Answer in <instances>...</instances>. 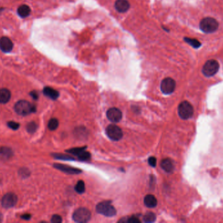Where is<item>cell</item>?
Wrapping results in <instances>:
<instances>
[{"mask_svg": "<svg viewBox=\"0 0 223 223\" xmlns=\"http://www.w3.org/2000/svg\"><path fill=\"white\" fill-rule=\"evenodd\" d=\"M21 218L22 219L28 221V220H30L31 219V215L30 214H24V215L21 216Z\"/></svg>", "mask_w": 223, "mask_h": 223, "instance_id": "cell-34", "label": "cell"}, {"mask_svg": "<svg viewBox=\"0 0 223 223\" xmlns=\"http://www.w3.org/2000/svg\"><path fill=\"white\" fill-rule=\"evenodd\" d=\"M106 116L108 120L112 122H118L122 118V113L117 108H110L107 111Z\"/></svg>", "mask_w": 223, "mask_h": 223, "instance_id": "cell-10", "label": "cell"}, {"mask_svg": "<svg viewBox=\"0 0 223 223\" xmlns=\"http://www.w3.org/2000/svg\"><path fill=\"white\" fill-rule=\"evenodd\" d=\"M78 156V159L81 161H86L90 159L91 157V155L89 153V152H87L84 151Z\"/></svg>", "mask_w": 223, "mask_h": 223, "instance_id": "cell-26", "label": "cell"}, {"mask_svg": "<svg viewBox=\"0 0 223 223\" xmlns=\"http://www.w3.org/2000/svg\"><path fill=\"white\" fill-rule=\"evenodd\" d=\"M17 13L20 17L26 18L30 15L31 13V9L28 5H22L18 8Z\"/></svg>", "mask_w": 223, "mask_h": 223, "instance_id": "cell-18", "label": "cell"}, {"mask_svg": "<svg viewBox=\"0 0 223 223\" xmlns=\"http://www.w3.org/2000/svg\"><path fill=\"white\" fill-rule=\"evenodd\" d=\"M162 169L167 173H171L174 170V164L173 161L170 159H165L162 160L161 163Z\"/></svg>", "mask_w": 223, "mask_h": 223, "instance_id": "cell-14", "label": "cell"}, {"mask_svg": "<svg viewBox=\"0 0 223 223\" xmlns=\"http://www.w3.org/2000/svg\"><path fill=\"white\" fill-rule=\"evenodd\" d=\"M14 111L19 115L26 116L31 113L35 112L36 107L28 101L20 100L15 104Z\"/></svg>", "mask_w": 223, "mask_h": 223, "instance_id": "cell-1", "label": "cell"}, {"mask_svg": "<svg viewBox=\"0 0 223 223\" xmlns=\"http://www.w3.org/2000/svg\"><path fill=\"white\" fill-rule=\"evenodd\" d=\"M11 94L7 89H0V103H7L10 99Z\"/></svg>", "mask_w": 223, "mask_h": 223, "instance_id": "cell-16", "label": "cell"}, {"mask_svg": "<svg viewBox=\"0 0 223 223\" xmlns=\"http://www.w3.org/2000/svg\"><path fill=\"white\" fill-rule=\"evenodd\" d=\"M74 189L76 190V192H78V194H82L85 192V183L83 181H79L76 186L74 187Z\"/></svg>", "mask_w": 223, "mask_h": 223, "instance_id": "cell-21", "label": "cell"}, {"mask_svg": "<svg viewBox=\"0 0 223 223\" xmlns=\"http://www.w3.org/2000/svg\"><path fill=\"white\" fill-rule=\"evenodd\" d=\"M144 204L149 208H153L157 205V200L153 195L148 194L144 198Z\"/></svg>", "mask_w": 223, "mask_h": 223, "instance_id": "cell-17", "label": "cell"}, {"mask_svg": "<svg viewBox=\"0 0 223 223\" xmlns=\"http://www.w3.org/2000/svg\"><path fill=\"white\" fill-rule=\"evenodd\" d=\"M2 221V214H0V222Z\"/></svg>", "mask_w": 223, "mask_h": 223, "instance_id": "cell-35", "label": "cell"}, {"mask_svg": "<svg viewBox=\"0 0 223 223\" xmlns=\"http://www.w3.org/2000/svg\"><path fill=\"white\" fill-rule=\"evenodd\" d=\"M156 220V215L152 213V212H149L147 213L144 216V221L145 222H153Z\"/></svg>", "mask_w": 223, "mask_h": 223, "instance_id": "cell-23", "label": "cell"}, {"mask_svg": "<svg viewBox=\"0 0 223 223\" xmlns=\"http://www.w3.org/2000/svg\"><path fill=\"white\" fill-rule=\"evenodd\" d=\"M58 126H59V121L58 119H56L55 118H51L48 124V127L49 130H56L57 128L58 127Z\"/></svg>", "mask_w": 223, "mask_h": 223, "instance_id": "cell-22", "label": "cell"}, {"mask_svg": "<svg viewBox=\"0 0 223 223\" xmlns=\"http://www.w3.org/2000/svg\"><path fill=\"white\" fill-rule=\"evenodd\" d=\"M43 93L46 96L52 100H56L59 96V92L57 90L49 86H46L43 89Z\"/></svg>", "mask_w": 223, "mask_h": 223, "instance_id": "cell-15", "label": "cell"}, {"mask_svg": "<svg viewBox=\"0 0 223 223\" xmlns=\"http://www.w3.org/2000/svg\"><path fill=\"white\" fill-rule=\"evenodd\" d=\"M91 212L89 209L80 208L76 210L73 215V220L80 223H84L88 222L91 219Z\"/></svg>", "mask_w": 223, "mask_h": 223, "instance_id": "cell-6", "label": "cell"}, {"mask_svg": "<svg viewBox=\"0 0 223 223\" xmlns=\"http://www.w3.org/2000/svg\"><path fill=\"white\" fill-rule=\"evenodd\" d=\"M18 198L14 193L9 192L5 194L2 200V205L4 208L9 209L14 207L17 202Z\"/></svg>", "mask_w": 223, "mask_h": 223, "instance_id": "cell-9", "label": "cell"}, {"mask_svg": "<svg viewBox=\"0 0 223 223\" xmlns=\"http://www.w3.org/2000/svg\"><path fill=\"white\" fill-rule=\"evenodd\" d=\"M85 149H86V147H84L73 148V149H71L67 150V153L72 154V155L78 156L82 153V152H83L85 150Z\"/></svg>", "mask_w": 223, "mask_h": 223, "instance_id": "cell-25", "label": "cell"}, {"mask_svg": "<svg viewBox=\"0 0 223 223\" xmlns=\"http://www.w3.org/2000/svg\"><path fill=\"white\" fill-rule=\"evenodd\" d=\"M37 124L34 122H31L28 124V125L26 126V130L30 134H34V132H36V130L37 129Z\"/></svg>", "mask_w": 223, "mask_h": 223, "instance_id": "cell-24", "label": "cell"}, {"mask_svg": "<svg viewBox=\"0 0 223 223\" xmlns=\"http://www.w3.org/2000/svg\"><path fill=\"white\" fill-rule=\"evenodd\" d=\"M13 48V43L7 37H2L0 39V49L3 52H10Z\"/></svg>", "mask_w": 223, "mask_h": 223, "instance_id": "cell-11", "label": "cell"}, {"mask_svg": "<svg viewBox=\"0 0 223 223\" xmlns=\"http://www.w3.org/2000/svg\"><path fill=\"white\" fill-rule=\"evenodd\" d=\"M54 166L57 169L61 170L65 173L69 174H78L82 172V171L77 168H74L73 167L69 166L67 165H63L60 164H54Z\"/></svg>", "mask_w": 223, "mask_h": 223, "instance_id": "cell-13", "label": "cell"}, {"mask_svg": "<svg viewBox=\"0 0 223 223\" xmlns=\"http://www.w3.org/2000/svg\"><path fill=\"white\" fill-rule=\"evenodd\" d=\"M54 156L58 159L65 160H74V159L71 156H69L68 155H58V154H54Z\"/></svg>", "mask_w": 223, "mask_h": 223, "instance_id": "cell-27", "label": "cell"}, {"mask_svg": "<svg viewBox=\"0 0 223 223\" xmlns=\"http://www.w3.org/2000/svg\"><path fill=\"white\" fill-rule=\"evenodd\" d=\"M178 114L183 120H187L193 117L194 108L189 101H184L178 106Z\"/></svg>", "mask_w": 223, "mask_h": 223, "instance_id": "cell-3", "label": "cell"}, {"mask_svg": "<svg viewBox=\"0 0 223 223\" xmlns=\"http://www.w3.org/2000/svg\"><path fill=\"white\" fill-rule=\"evenodd\" d=\"M7 125H8V126L10 128H11L12 130H18V128L20 127V124L18 122H13V121L9 122Z\"/></svg>", "mask_w": 223, "mask_h": 223, "instance_id": "cell-28", "label": "cell"}, {"mask_svg": "<svg viewBox=\"0 0 223 223\" xmlns=\"http://www.w3.org/2000/svg\"><path fill=\"white\" fill-rule=\"evenodd\" d=\"M126 222H129V223H140V221L139 220L138 218H137V217H130V218H129L128 219H127Z\"/></svg>", "mask_w": 223, "mask_h": 223, "instance_id": "cell-32", "label": "cell"}, {"mask_svg": "<svg viewBox=\"0 0 223 223\" xmlns=\"http://www.w3.org/2000/svg\"><path fill=\"white\" fill-rule=\"evenodd\" d=\"M30 96L33 97V99H34V100H37L38 97H39V94H38L37 92H35V91L31 92H30Z\"/></svg>", "mask_w": 223, "mask_h": 223, "instance_id": "cell-33", "label": "cell"}, {"mask_svg": "<svg viewBox=\"0 0 223 223\" xmlns=\"http://www.w3.org/2000/svg\"><path fill=\"white\" fill-rule=\"evenodd\" d=\"M51 222L52 223H61L62 222V219L59 215H54L52 217Z\"/></svg>", "mask_w": 223, "mask_h": 223, "instance_id": "cell-29", "label": "cell"}, {"mask_svg": "<svg viewBox=\"0 0 223 223\" xmlns=\"http://www.w3.org/2000/svg\"><path fill=\"white\" fill-rule=\"evenodd\" d=\"M13 156L12 150L6 147H3L0 148V157L3 159H9Z\"/></svg>", "mask_w": 223, "mask_h": 223, "instance_id": "cell-19", "label": "cell"}, {"mask_svg": "<svg viewBox=\"0 0 223 223\" xmlns=\"http://www.w3.org/2000/svg\"><path fill=\"white\" fill-rule=\"evenodd\" d=\"M219 64L215 60H209L202 68V73L205 77H212L215 75L219 69Z\"/></svg>", "mask_w": 223, "mask_h": 223, "instance_id": "cell-4", "label": "cell"}, {"mask_svg": "<svg viewBox=\"0 0 223 223\" xmlns=\"http://www.w3.org/2000/svg\"><path fill=\"white\" fill-rule=\"evenodd\" d=\"M176 83V81L170 77L163 79L161 84V90L163 94H170L175 90Z\"/></svg>", "mask_w": 223, "mask_h": 223, "instance_id": "cell-8", "label": "cell"}, {"mask_svg": "<svg viewBox=\"0 0 223 223\" xmlns=\"http://www.w3.org/2000/svg\"><path fill=\"white\" fill-rule=\"evenodd\" d=\"M106 133L108 137L113 141H119L123 137L121 128L114 124H110L106 128Z\"/></svg>", "mask_w": 223, "mask_h": 223, "instance_id": "cell-7", "label": "cell"}, {"mask_svg": "<svg viewBox=\"0 0 223 223\" xmlns=\"http://www.w3.org/2000/svg\"><path fill=\"white\" fill-rule=\"evenodd\" d=\"M148 163L151 166V167H155L156 164H157V159L155 157L153 156H151L148 159Z\"/></svg>", "mask_w": 223, "mask_h": 223, "instance_id": "cell-30", "label": "cell"}, {"mask_svg": "<svg viewBox=\"0 0 223 223\" xmlns=\"http://www.w3.org/2000/svg\"><path fill=\"white\" fill-rule=\"evenodd\" d=\"M219 28V23L217 20L211 17L203 19L200 23V28L204 33L211 34L215 32Z\"/></svg>", "mask_w": 223, "mask_h": 223, "instance_id": "cell-2", "label": "cell"}, {"mask_svg": "<svg viewBox=\"0 0 223 223\" xmlns=\"http://www.w3.org/2000/svg\"><path fill=\"white\" fill-rule=\"evenodd\" d=\"M20 174L22 177H28L30 175V171L28 170H27L26 168H24V169H21L20 170Z\"/></svg>", "mask_w": 223, "mask_h": 223, "instance_id": "cell-31", "label": "cell"}, {"mask_svg": "<svg viewBox=\"0 0 223 223\" xmlns=\"http://www.w3.org/2000/svg\"><path fill=\"white\" fill-rule=\"evenodd\" d=\"M184 40L188 44L191 45L193 47H194L195 48H198L201 46L200 42L199 41H198L197 39H192V38H189V37H185Z\"/></svg>", "mask_w": 223, "mask_h": 223, "instance_id": "cell-20", "label": "cell"}, {"mask_svg": "<svg viewBox=\"0 0 223 223\" xmlns=\"http://www.w3.org/2000/svg\"><path fill=\"white\" fill-rule=\"evenodd\" d=\"M114 7L117 12L124 13L129 10L130 8V3L128 0H116L114 4Z\"/></svg>", "mask_w": 223, "mask_h": 223, "instance_id": "cell-12", "label": "cell"}, {"mask_svg": "<svg viewBox=\"0 0 223 223\" xmlns=\"http://www.w3.org/2000/svg\"><path fill=\"white\" fill-rule=\"evenodd\" d=\"M97 213L106 217H113L116 214V210L114 207L108 202H103L98 204L96 206Z\"/></svg>", "mask_w": 223, "mask_h": 223, "instance_id": "cell-5", "label": "cell"}]
</instances>
